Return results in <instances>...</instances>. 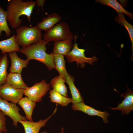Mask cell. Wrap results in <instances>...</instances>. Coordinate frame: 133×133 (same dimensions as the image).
I'll return each instance as SVG.
<instances>
[{
	"mask_svg": "<svg viewBox=\"0 0 133 133\" xmlns=\"http://www.w3.org/2000/svg\"><path fill=\"white\" fill-rule=\"evenodd\" d=\"M62 19L58 14L54 13L43 18L36 25L41 30L47 32L51 29Z\"/></svg>",
	"mask_w": 133,
	"mask_h": 133,
	"instance_id": "cell-13",
	"label": "cell"
},
{
	"mask_svg": "<svg viewBox=\"0 0 133 133\" xmlns=\"http://www.w3.org/2000/svg\"><path fill=\"white\" fill-rule=\"evenodd\" d=\"M97 2H99L103 5L109 6L114 9L118 13H122L127 15L130 19H133V13L129 12L125 10L116 0H97Z\"/></svg>",
	"mask_w": 133,
	"mask_h": 133,
	"instance_id": "cell-22",
	"label": "cell"
},
{
	"mask_svg": "<svg viewBox=\"0 0 133 133\" xmlns=\"http://www.w3.org/2000/svg\"><path fill=\"white\" fill-rule=\"evenodd\" d=\"M49 41L42 40L39 42L25 48H22L20 52L26 55L27 60H35L43 63L50 71L55 69L53 56L52 52L50 54L46 52V45Z\"/></svg>",
	"mask_w": 133,
	"mask_h": 133,
	"instance_id": "cell-2",
	"label": "cell"
},
{
	"mask_svg": "<svg viewBox=\"0 0 133 133\" xmlns=\"http://www.w3.org/2000/svg\"><path fill=\"white\" fill-rule=\"evenodd\" d=\"M53 53L65 56L70 51L73 47L74 44L72 41L62 40L54 41Z\"/></svg>",
	"mask_w": 133,
	"mask_h": 133,
	"instance_id": "cell-15",
	"label": "cell"
},
{
	"mask_svg": "<svg viewBox=\"0 0 133 133\" xmlns=\"http://www.w3.org/2000/svg\"><path fill=\"white\" fill-rule=\"evenodd\" d=\"M16 32L15 41L22 48L29 47L42 40L41 30L36 25L33 27L20 26L16 29Z\"/></svg>",
	"mask_w": 133,
	"mask_h": 133,
	"instance_id": "cell-3",
	"label": "cell"
},
{
	"mask_svg": "<svg viewBox=\"0 0 133 133\" xmlns=\"http://www.w3.org/2000/svg\"><path fill=\"white\" fill-rule=\"evenodd\" d=\"M121 94V96L124 98V100L121 101V103H119L116 107L109 108L112 110H121L123 115L128 114L133 109V91L128 87L125 93Z\"/></svg>",
	"mask_w": 133,
	"mask_h": 133,
	"instance_id": "cell-11",
	"label": "cell"
},
{
	"mask_svg": "<svg viewBox=\"0 0 133 133\" xmlns=\"http://www.w3.org/2000/svg\"><path fill=\"white\" fill-rule=\"evenodd\" d=\"M72 107L73 110L80 111L91 116H97L101 117L105 123L108 122L107 117H109V114L106 111L102 112L100 110H96L86 105L83 102H80L73 104Z\"/></svg>",
	"mask_w": 133,
	"mask_h": 133,
	"instance_id": "cell-9",
	"label": "cell"
},
{
	"mask_svg": "<svg viewBox=\"0 0 133 133\" xmlns=\"http://www.w3.org/2000/svg\"><path fill=\"white\" fill-rule=\"evenodd\" d=\"M50 83H47L44 80L37 83L33 86L24 90V95L35 102H40L42 100V97L50 89Z\"/></svg>",
	"mask_w": 133,
	"mask_h": 133,
	"instance_id": "cell-6",
	"label": "cell"
},
{
	"mask_svg": "<svg viewBox=\"0 0 133 133\" xmlns=\"http://www.w3.org/2000/svg\"><path fill=\"white\" fill-rule=\"evenodd\" d=\"M40 133H47L46 131L45 130L43 132H41Z\"/></svg>",
	"mask_w": 133,
	"mask_h": 133,
	"instance_id": "cell-29",
	"label": "cell"
},
{
	"mask_svg": "<svg viewBox=\"0 0 133 133\" xmlns=\"http://www.w3.org/2000/svg\"><path fill=\"white\" fill-rule=\"evenodd\" d=\"M8 13L6 11L4 10L0 6V36L2 31H4L7 37L9 36L11 32L8 25L7 21Z\"/></svg>",
	"mask_w": 133,
	"mask_h": 133,
	"instance_id": "cell-25",
	"label": "cell"
},
{
	"mask_svg": "<svg viewBox=\"0 0 133 133\" xmlns=\"http://www.w3.org/2000/svg\"><path fill=\"white\" fill-rule=\"evenodd\" d=\"M43 38V40L49 42L62 40L72 41L74 39V36L69 25L63 21L57 24L51 29L46 32Z\"/></svg>",
	"mask_w": 133,
	"mask_h": 133,
	"instance_id": "cell-4",
	"label": "cell"
},
{
	"mask_svg": "<svg viewBox=\"0 0 133 133\" xmlns=\"http://www.w3.org/2000/svg\"><path fill=\"white\" fill-rule=\"evenodd\" d=\"M53 54L55 69L58 72L59 75L62 76L65 79V78L68 74L66 68L65 61L64 56L58 54L53 53Z\"/></svg>",
	"mask_w": 133,
	"mask_h": 133,
	"instance_id": "cell-21",
	"label": "cell"
},
{
	"mask_svg": "<svg viewBox=\"0 0 133 133\" xmlns=\"http://www.w3.org/2000/svg\"><path fill=\"white\" fill-rule=\"evenodd\" d=\"M77 37L78 36L75 35H74L75 43L73 49L65 56L68 62L71 63L75 61L76 62L78 66H79V64H80L81 67L83 68L85 66V63L93 65V63L97 61L98 59L95 56L91 58L87 57L85 56V50L79 48L78 47V44L76 43Z\"/></svg>",
	"mask_w": 133,
	"mask_h": 133,
	"instance_id": "cell-5",
	"label": "cell"
},
{
	"mask_svg": "<svg viewBox=\"0 0 133 133\" xmlns=\"http://www.w3.org/2000/svg\"><path fill=\"white\" fill-rule=\"evenodd\" d=\"M20 110L16 104L9 102L0 97V110L12 120L13 124L16 127L19 121L26 120L25 117L19 113Z\"/></svg>",
	"mask_w": 133,
	"mask_h": 133,
	"instance_id": "cell-7",
	"label": "cell"
},
{
	"mask_svg": "<svg viewBox=\"0 0 133 133\" xmlns=\"http://www.w3.org/2000/svg\"><path fill=\"white\" fill-rule=\"evenodd\" d=\"M8 2L7 21L13 28L16 29L20 26L22 20L19 17L22 15L27 16L30 21L33 10L36 5L35 1L10 0Z\"/></svg>",
	"mask_w": 133,
	"mask_h": 133,
	"instance_id": "cell-1",
	"label": "cell"
},
{
	"mask_svg": "<svg viewBox=\"0 0 133 133\" xmlns=\"http://www.w3.org/2000/svg\"><path fill=\"white\" fill-rule=\"evenodd\" d=\"M1 58V55H0V59Z\"/></svg>",
	"mask_w": 133,
	"mask_h": 133,
	"instance_id": "cell-30",
	"label": "cell"
},
{
	"mask_svg": "<svg viewBox=\"0 0 133 133\" xmlns=\"http://www.w3.org/2000/svg\"><path fill=\"white\" fill-rule=\"evenodd\" d=\"M65 79L59 75L55 77L51 81V87L64 96L67 97V90L65 84Z\"/></svg>",
	"mask_w": 133,
	"mask_h": 133,
	"instance_id": "cell-19",
	"label": "cell"
},
{
	"mask_svg": "<svg viewBox=\"0 0 133 133\" xmlns=\"http://www.w3.org/2000/svg\"><path fill=\"white\" fill-rule=\"evenodd\" d=\"M57 104L55 108L53 113L45 119L40 120L37 122H33L26 120L19 121L18 122L20 123L23 126L25 133H39L41 128L44 126L46 123L55 114L57 110Z\"/></svg>",
	"mask_w": 133,
	"mask_h": 133,
	"instance_id": "cell-10",
	"label": "cell"
},
{
	"mask_svg": "<svg viewBox=\"0 0 133 133\" xmlns=\"http://www.w3.org/2000/svg\"><path fill=\"white\" fill-rule=\"evenodd\" d=\"M8 63L7 53H5L0 59V87L6 83Z\"/></svg>",
	"mask_w": 133,
	"mask_h": 133,
	"instance_id": "cell-23",
	"label": "cell"
},
{
	"mask_svg": "<svg viewBox=\"0 0 133 133\" xmlns=\"http://www.w3.org/2000/svg\"><path fill=\"white\" fill-rule=\"evenodd\" d=\"M7 131L5 115L0 110V132L6 133Z\"/></svg>",
	"mask_w": 133,
	"mask_h": 133,
	"instance_id": "cell-26",
	"label": "cell"
},
{
	"mask_svg": "<svg viewBox=\"0 0 133 133\" xmlns=\"http://www.w3.org/2000/svg\"><path fill=\"white\" fill-rule=\"evenodd\" d=\"M35 2L36 4V5L38 8L41 7L42 10H43V7L45 4V0H36Z\"/></svg>",
	"mask_w": 133,
	"mask_h": 133,
	"instance_id": "cell-27",
	"label": "cell"
},
{
	"mask_svg": "<svg viewBox=\"0 0 133 133\" xmlns=\"http://www.w3.org/2000/svg\"><path fill=\"white\" fill-rule=\"evenodd\" d=\"M16 36L14 34L8 39L0 41V50L2 54L14 51L20 52V49L15 41Z\"/></svg>",
	"mask_w": 133,
	"mask_h": 133,
	"instance_id": "cell-14",
	"label": "cell"
},
{
	"mask_svg": "<svg viewBox=\"0 0 133 133\" xmlns=\"http://www.w3.org/2000/svg\"><path fill=\"white\" fill-rule=\"evenodd\" d=\"M21 107L25 114V117L29 121H33L32 116L36 102L27 97H22L18 103Z\"/></svg>",
	"mask_w": 133,
	"mask_h": 133,
	"instance_id": "cell-16",
	"label": "cell"
},
{
	"mask_svg": "<svg viewBox=\"0 0 133 133\" xmlns=\"http://www.w3.org/2000/svg\"><path fill=\"white\" fill-rule=\"evenodd\" d=\"M65 80L68 86L71 95L72 103L73 104L80 102H84L83 97L74 85V77L68 74L65 78Z\"/></svg>",
	"mask_w": 133,
	"mask_h": 133,
	"instance_id": "cell-17",
	"label": "cell"
},
{
	"mask_svg": "<svg viewBox=\"0 0 133 133\" xmlns=\"http://www.w3.org/2000/svg\"><path fill=\"white\" fill-rule=\"evenodd\" d=\"M64 128L63 127H62L61 128V131L60 133H64Z\"/></svg>",
	"mask_w": 133,
	"mask_h": 133,
	"instance_id": "cell-28",
	"label": "cell"
},
{
	"mask_svg": "<svg viewBox=\"0 0 133 133\" xmlns=\"http://www.w3.org/2000/svg\"><path fill=\"white\" fill-rule=\"evenodd\" d=\"M49 97L50 102L58 104L62 106H67L72 102V99L66 97L53 89L49 91Z\"/></svg>",
	"mask_w": 133,
	"mask_h": 133,
	"instance_id": "cell-20",
	"label": "cell"
},
{
	"mask_svg": "<svg viewBox=\"0 0 133 133\" xmlns=\"http://www.w3.org/2000/svg\"><path fill=\"white\" fill-rule=\"evenodd\" d=\"M0 133H2V132H0Z\"/></svg>",
	"mask_w": 133,
	"mask_h": 133,
	"instance_id": "cell-31",
	"label": "cell"
},
{
	"mask_svg": "<svg viewBox=\"0 0 133 133\" xmlns=\"http://www.w3.org/2000/svg\"><path fill=\"white\" fill-rule=\"evenodd\" d=\"M115 19L116 21L120 24L124 26L127 29L129 33L132 42L131 49L133 52V26L128 23L126 20L124 14L122 13H118Z\"/></svg>",
	"mask_w": 133,
	"mask_h": 133,
	"instance_id": "cell-24",
	"label": "cell"
},
{
	"mask_svg": "<svg viewBox=\"0 0 133 133\" xmlns=\"http://www.w3.org/2000/svg\"><path fill=\"white\" fill-rule=\"evenodd\" d=\"M5 83L18 89H24L28 87L23 81L21 74L17 73H8Z\"/></svg>",
	"mask_w": 133,
	"mask_h": 133,
	"instance_id": "cell-18",
	"label": "cell"
},
{
	"mask_svg": "<svg viewBox=\"0 0 133 133\" xmlns=\"http://www.w3.org/2000/svg\"><path fill=\"white\" fill-rule=\"evenodd\" d=\"M9 56L11 62L9 69L10 72L21 74L23 68L27 67L29 61L27 59L24 60L20 58L16 51L9 53Z\"/></svg>",
	"mask_w": 133,
	"mask_h": 133,
	"instance_id": "cell-12",
	"label": "cell"
},
{
	"mask_svg": "<svg viewBox=\"0 0 133 133\" xmlns=\"http://www.w3.org/2000/svg\"><path fill=\"white\" fill-rule=\"evenodd\" d=\"M24 90L17 89L9 84L5 83L0 87V97L16 104L22 97Z\"/></svg>",
	"mask_w": 133,
	"mask_h": 133,
	"instance_id": "cell-8",
	"label": "cell"
}]
</instances>
